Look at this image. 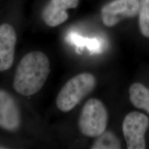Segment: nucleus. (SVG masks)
Returning a JSON list of instances; mask_svg holds the SVG:
<instances>
[{
	"label": "nucleus",
	"mask_w": 149,
	"mask_h": 149,
	"mask_svg": "<svg viewBox=\"0 0 149 149\" xmlns=\"http://www.w3.org/2000/svg\"><path fill=\"white\" fill-rule=\"evenodd\" d=\"M139 9V0H115L102 8V21L108 27L114 26L124 19L135 17Z\"/></svg>",
	"instance_id": "nucleus-5"
},
{
	"label": "nucleus",
	"mask_w": 149,
	"mask_h": 149,
	"mask_svg": "<svg viewBox=\"0 0 149 149\" xmlns=\"http://www.w3.org/2000/svg\"><path fill=\"white\" fill-rule=\"evenodd\" d=\"M92 149H120L121 142L114 133L111 131H104L98 136V139L93 143Z\"/></svg>",
	"instance_id": "nucleus-11"
},
{
	"label": "nucleus",
	"mask_w": 149,
	"mask_h": 149,
	"mask_svg": "<svg viewBox=\"0 0 149 149\" xmlns=\"http://www.w3.org/2000/svg\"><path fill=\"white\" fill-rule=\"evenodd\" d=\"M21 124V113L15 100L6 91L0 89V128L13 132Z\"/></svg>",
	"instance_id": "nucleus-6"
},
{
	"label": "nucleus",
	"mask_w": 149,
	"mask_h": 149,
	"mask_svg": "<svg viewBox=\"0 0 149 149\" xmlns=\"http://www.w3.org/2000/svg\"><path fill=\"white\" fill-rule=\"evenodd\" d=\"M17 35L13 27L8 24L0 26V71L10 69L15 59Z\"/></svg>",
	"instance_id": "nucleus-7"
},
{
	"label": "nucleus",
	"mask_w": 149,
	"mask_h": 149,
	"mask_svg": "<svg viewBox=\"0 0 149 149\" xmlns=\"http://www.w3.org/2000/svg\"><path fill=\"white\" fill-rule=\"evenodd\" d=\"M139 26L141 34L149 38V0H139Z\"/></svg>",
	"instance_id": "nucleus-12"
},
{
	"label": "nucleus",
	"mask_w": 149,
	"mask_h": 149,
	"mask_svg": "<svg viewBox=\"0 0 149 149\" xmlns=\"http://www.w3.org/2000/svg\"><path fill=\"white\" fill-rule=\"evenodd\" d=\"M148 126V117L143 113L133 111L126 115L122 130L128 149L146 148L145 134Z\"/></svg>",
	"instance_id": "nucleus-4"
},
{
	"label": "nucleus",
	"mask_w": 149,
	"mask_h": 149,
	"mask_svg": "<svg viewBox=\"0 0 149 149\" xmlns=\"http://www.w3.org/2000/svg\"><path fill=\"white\" fill-rule=\"evenodd\" d=\"M78 4L79 0H51L43 10V19L48 26H57L68 19L66 10L76 8Z\"/></svg>",
	"instance_id": "nucleus-8"
},
{
	"label": "nucleus",
	"mask_w": 149,
	"mask_h": 149,
	"mask_svg": "<svg viewBox=\"0 0 149 149\" xmlns=\"http://www.w3.org/2000/svg\"><path fill=\"white\" fill-rule=\"evenodd\" d=\"M50 61L45 53L33 51L25 55L17 68L13 88L19 95L29 97L39 92L50 74Z\"/></svg>",
	"instance_id": "nucleus-1"
},
{
	"label": "nucleus",
	"mask_w": 149,
	"mask_h": 149,
	"mask_svg": "<svg viewBox=\"0 0 149 149\" xmlns=\"http://www.w3.org/2000/svg\"><path fill=\"white\" fill-rule=\"evenodd\" d=\"M67 40L77 47V51L81 52L86 46L92 53H98L101 51V43L96 38H84L76 33H70L68 35Z\"/></svg>",
	"instance_id": "nucleus-10"
},
{
	"label": "nucleus",
	"mask_w": 149,
	"mask_h": 149,
	"mask_svg": "<svg viewBox=\"0 0 149 149\" xmlns=\"http://www.w3.org/2000/svg\"><path fill=\"white\" fill-rule=\"evenodd\" d=\"M96 79L88 72L74 76L67 81L56 99L57 107L62 112L73 109L86 96L95 88Z\"/></svg>",
	"instance_id": "nucleus-2"
},
{
	"label": "nucleus",
	"mask_w": 149,
	"mask_h": 149,
	"mask_svg": "<svg viewBox=\"0 0 149 149\" xmlns=\"http://www.w3.org/2000/svg\"><path fill=\"white\" fill-rule=\"evenodd\" d=\"M107 110L97 99L91 98L84 104L79 119L81 133L87 137H98L106 131L108 123Z\"/></svg>",
	"instance_id": "nucleus-3"
},
{
	"label": "nucleus",
	"mask_w": 149,
	"mask_h": 149,
	"mask_svg": "<svg viewBox=\"0 0 149 149\" xmlns=\"http://www.w3.org/2000/svg\"><path fill=\"white\" fill-rule=\"evenodd\" d=\"M130 100L134 107L149 114V89L141 83H134L129 88Z\"/></svg>",
	"instance_id": "nucleus-9"
}]
</instances>
